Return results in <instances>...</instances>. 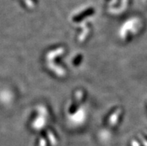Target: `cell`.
<instances>
[{"label": "cell", "mask_w": 147, "mask_h": 146, "mask_svg": "<svg viewBox=\"0 0 147 146\" xmlns=\"http://www.w3.org/2000/svg\"><path fill=\"white\" fill-rule=\"evenodd\" d=\"M22 1L26 5V6H27L28 7H32L37 2V0H22Z\"/></svg>", "instance_id": "cell-1"}]
</instances>
